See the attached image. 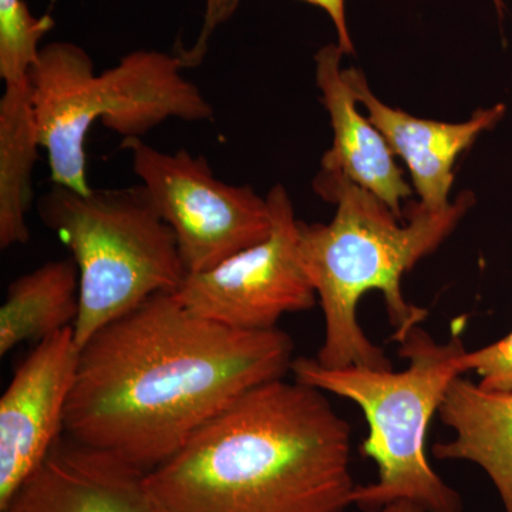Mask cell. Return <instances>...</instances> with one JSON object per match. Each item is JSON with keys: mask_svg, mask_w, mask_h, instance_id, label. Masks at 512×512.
Wrapping results in <instances>:
<instances>
[{"mask_svg": "<svg viewBox=\"0 0 512 512\" xmlns=\"http://www.w3.org/2000/svg\"><path fill=\"white\" fill-rule=\"evenodd\" d=\"M79 308V269L73 259L49 261L20 276L0 308V355L73 328Z\"/></svg>", "mask_w": 512, "mask_h": 512, "instance_id": "cell-14", "label": "cell"}, {"mask_svg": "<svg viewBox=\"0 0 512 512\" xmlns=\"http://www.w3.org/2000/svg\"><path fill=\"white\" fill-rule=\"evenodd\" d=\"M343 76L357 104L366 110V116L379 128L396 157L406 163L419 204L431 211L451 204L458 157L470 150L481 134L497 127L507 113V106L498 103L474 111L470 119L461 123L420 119L380 100L362 70L343 69Z\"/></svg>", "mask_w": 512, "mask_h": 512, "instance_id": "cell-11", "label": "cell"}, {"mask_svg": "<svg viewBox=\"0 0 512 512\" xmlns=\"http://www.w3.org/2000/svg\"><path fill=\"white\" fill-rule=\"evenodd\" d=\"M53 26V18H36L25 0H0V79L5 86L30 83L40 42Z\"/></svg>", "mask_w": 512, "mask_h": 512, "instance_id": "cell-16", "label": "cell"}, {"mask_svg": "<svg viewBox=\"0 0 512 512\" xmlns=\"http://www.w3.org/2000/svg\"><path fill=\"white\" fill-rule=\"evenodd\" d=\"M313 188L336 207L328 224L299 221L303 266L325 316V339L316 360L333 369L392 370L384 350L357 322V305L367 292H382L393 338L403 342L429 315L404 299L403 275L450 237L476 197L471 191L461 192L437 211L417 202L410 205L409 222L400 224L380 198L342 174L320 170Z\"/></svg>", "mask_w": 512, "mask_h": 512, "instance_id": "cell-3", "label": "cell"}, {"mask_svg": "<svg viewBox=\"0 0 512 512\" xmlns=\"http://www.w3.org/2000/svg\"><path fill=\"white\" fill-rule=\"evenodd\" d=\"M131 168L151 204L173 229L187 274L207 271L229 256L264 241L272 229L268 200L249 185L215 177L211 165L190 151L164 153L143 138H124Z\"/></svg>", "mask_w": 512, "mask_h": 512, "instance_id": "cell-7", "label": "cell"}, {"mask_svg": "<svg viewBox=\"0 0 512 512\" xmlns=\"http://www.w3.org/2000/svg\"><path fill=\"white\" fill-rule=\"evenodd\" d=\"M352 430L322 390L271 380L147 473L158 512H345Z\"/></svg>", "mask_w": 512, "mask_h": 512, "instance_id": "cell-2", "label": "cell"}, {"mask_svg": "<svg viewBox=\"0 0 512 512\" xmlns=\"http://www.w3.org/2000/svg\"><path fill=\"white\" fill-rule=\"evenodd\" d=\"M40 146L30 83L5 86L0 99V248L30 239L28 212Z\"/></svg>", "mask_w": 512, "mask_h": 512, "instance_id": "cell-15", "label": "cell"}, {"mask_svg": "<svg viewBox=\"0 0 512 512\" xmlns=\"http://www.w3.org/2000/svg\"><path fill=\"white\" fill-rule=\"evenodd\" d=\"M439 414L454 437L434 444V457L476 464L494 484L505 512H512V392L484 389L458 376Z\"/></svg>", "mask_w": 512, "mask_h": 512, "instance_id": "cell-13", "label": "cell"}, {"mask_svg": "<svg viewBox=\"0 0 512 512\" xmlns=\"http://www.w3.org/2000/svg\"><path fill=\"white\" fill-rule=\"evenodd\" d=\"M466 352L460 336L440 343L417 326L400 342L399 355L409 362L402 372L333 369L309 357L293 360L296 382L352 400L365 413L369 434L362 450L377 464L379 477L376 483L356 485L352 503L357 508L377 512L410 501L424 512H464L460 494L431 468L426 444L448 387L466 375L461 366Z\"/></svg>", "mask_w": 512, "mask_h": 512, "instance_id": "cell-5", "label": "cell"}, {"mask_svg": "<svg viewBox=\"0 0 512 512\" xmlns=\"http://www.w3.org/2000/svg\"><path fill=\"white\" fill-rule=\"evenodd\" d=\"M183 70L175 53L134 50L96 74L82 46H43L30 72V87L52 183L82 194L92 191L86 140L96 120L124 140L143 138L165 120L214 119V107Z\"/></svg>", "mask_w": 512, "mask_h": 512, "instance_id": "cell-4", "label": "cell"}, {"mask_svg": "<svg viewBox=\"0 0 512 512\" xmlns=\"http://www.w3.org/2000/svg\"><path fill=\"white\" fill-rule=\"evenodd\" d=\"M343 56L338 43L320 47L315 56L316 86L333 130L320 170L342 174L372 192L402 220V204L412 197L413 187L404 180L396 154L379 128L360 113L343 76Z\"/></svg>", "mask_w": 512, "mask_h": 512, "instance_id": "cell-12", "label": "cell"}, {"mask_svg": "<svg viewBox=\"0 0 512 512\" xmlns=\"http://www.w3.org/2000/svg\"><path fill=\"white\" fill-rule=\"evenodd\" d=\"M299 2L309 3V5L322 9L335 26L340 49L346 56L353 55L355 46H353L352 35H350L348 16H346V0H299Z\"/></svg>", "mask_w": 512, "mask_h": 512, "instance_id": "cell-19", "label": "cell"}, {"mask_svg": "<svg viewBox=\"0 0 512 512\" xmlns=\"http://www.w3.org/2000/svg\"><path fill=\"white\" fill-rule=\"evenodd\" d=\"M37 214L70 249L79 269V349L100 329L160 293H175L187 271L173 229L140 184L82 194L53 184Z\"/></svg>", "mask_w": 512, "mask_h": 512, "instance_id": "cell-6", "label": "cell"}, {"mask_svg": "<svg viewBox=\"0 0 512 512\" xmlns=\"http://www.w3.org/2000/svg\"><path fill=\"white\" fill-rule=\"evenodd\" d=\"M377 512H424V510L419 505L410 503V501H396V503L386 505Z\"/></svg>", "mask_w": 512, "mask_h": 512, "instance_id": "cell-20", "label": "cell"}, {"mask_svg": "<svg viewBox=\"0 0 512 512\" xmlns=\"http://www.w3.org/2000/svg\"><path fill=\"white\" fill-rule=\"evenodd\" d=\"M238 8L239 0H205L204 22L197 40L192 43L190 49H184L181 46L175 49V55L180 57L184 69L200 66L204 57L207 56L212 36L220 26L232 19Z\"/></svg>", "mask_w": 512, "mask_h": 512, "instance_id": "cell-18", "label": "cell"}, {"mask_svg": "<svg viewBox=\"0 0 512 512\" xmlns=\"http://www.w3.org/2000/svg\"><path fill=\"white\" fill-rule=\"evenodd\" d=\"M461 366L464 373H477L484 389L512 392V332L483 349L467 350Z\"/></svg>", "mask_w": 512, "mask_h": 512, "instance_id": "cell-17", "label": "cell"}, {"mask_svg": "<svg viewBox=\"0 0 512 512\" xmlns=\"http://www.w3.org/2000/svg\"><path fill=\"white\" fill-rule=\"evenodd\" d=\"M293 360L288 333L229 328L160 293L80 349L64 433L150 473Z\"/></svg>", "mask_w": 512, "mask_h": 512, "instance_id": "cell-1", "label": "cell"}, {"mask_svg": "<svg viewBox=\"0 0 512 512\" xmlns=\"http://www.w3.org/2000/svg\"><path fill=\"white\" fill-rule=\"evenodd\" d=\"M271 234L207 271L187 275L174 293L188 311L229 328L268 330L318 302L301 255L299 220L282 184L266 195Z\"/></svg>", "mask_w": 512, "mask_h": 512, "instance_id": "cell-8", "label": "cell"}, {"mask_svg": "<svg viewBox=\"0 0 512 512\" xmlns=\"http://www.w3.org/2000/svg\"><path fill=\"white\" fill-rule=\"evenodd\" d=\"M146 476L114 454L62 437L0 512H158Z\"/></svg>", "mask_w": 512, "mask_h": 512, "instance_id": "cell-10", "label": "cell"}, {"mask_svg": "<svg viewBox=\"0 0 512 512\" xmlns=\"http://www.w3.org/2000/svg\"><path fill=\"white\" fill-rule=\"evenodd\" d=\"M79 353L73 328L40 340L0 397V507L62 439Z\"/></svg>", "mask_w": 512, "mask_h": 512, "instance_id": "cell-9", "label": "cell"}]
</instances>
